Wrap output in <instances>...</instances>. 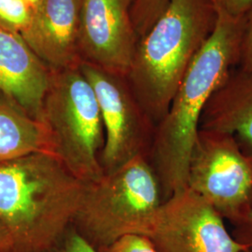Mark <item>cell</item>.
Here are the masks:
<instances>
[{
  "label": "cell",
  "mask_w": 252,
  "mask_h": 252,
  "mask_svg": "<svg viewBox=\"0 0 252 252\" xmlns=\"http://www.w3.org/2000/svg\"><path fill=\"white\" fill-rule=\"evenodd\" d=\"M213 33L189 64L165 116L155 127L148 155L162 202L187 188L189 156L208 100L238 63L245 18L218 10Z\"/></svg>",
  "instance_id": "1"
},
{
  "label": "cell",
  "mask_w": 252,
  "mask_h": 252,
  "mask_svg": "<svg viewBox=\"0 0 252 252\" xmlns=\"http://www.w3.org/2000/svg\"><path fill=\"white\" fill-rule=\"evenodd\" d=\"M83 188L54 154L1 162L0 221L15 252H49L72 224Z\"/></svg>",
  "instance_id": "2"
},
{
  "label": "cell",
  "mask_w": 252,
  "mask_h": 252,
  "mask_svg": "<svg viewBox=\"0 0 252 252\" xmlns=\"http://www.w3.org/2000/svg\"><path fill=\"white\" fill-rule=\"evenodd\" d=\"M217 20L212 0H171L138 40L126 81L155 127L165 116L189 64L213 33Z\"/></svg>",
  "instance_id": "3"
},
{
  "label": "cell",
  "mask_w": 252,
  "mask_h": 252,
  "mask_svg": "<svg viewBox=\"0 0 252 252\" xmlns=\"http://www.w3.org/2000/svg\"><path fill=\"white\" fill-rule=\"evenodd\" d=\"M162 203L158 179L138 155L98 180L84 183L73 228L98 252L126 234L145 235Z\"/></svg>",
  "instance_id": "4"
},
{
  "label": "cell",
  "mask_w": 252,
  "mask_h": 252,
  "mask_svg": "<svg viewBox=\"0 0 252 252\" xmlns=\"http://www.w3.org/2000/svg\"><path fill=\"white\" fill-rule=\"evenodd\" d=\"M41 121L54 138L56 157L77 179L89 183L104 175L100 155L105 133L99 105L80 65L51 70Z\"/></svg>",
  "instance_id": "5"
},
{
  "label": "cell",
  "mask_w": 252,
  "mask_h": 252,
  "mask_svg": "<svg viewBox=\"0 0 252 252\" xmlns=\"http://www.w3.org/2000/svg\"><path fill=\"white\" fill-rule=\"evenodd\" d=\"M187 188L232 223L252 210V155L234 135L199 129Z\"/></svg>",
  "instance_id": "6"
},
{
  "label": "cell",
  "mask_w": 252,
  "mask_h": 252,
  "mask_svg": "<svg viewBox=\"0 0 252 252\" xmlns=\"http://www.w3.org/2000/svg\"><path fill=\"white\" fill-rule=\"evenodd\" d=\"M99 105L105 133L100 155L104 174L116 170L138 155L148 157L155 126L135 99L126 77L81 63Z\"/></svg>",
  "instance_id": "7"
},
{
  "label": "cell",
  "mask_w": 252,
  "mask_h": 252,
  "mask_svg": "<svg viewBox=\"0 0 252 252\" xmlns=\"http://www.w3.org/2000/svg\"><path fill=\"white\" fill-rule=\"evenodd\" d=\"M145 236L158 252H243L228 232L224 219L189 188L164 200Z\"/></svg>",
  "instance_id": "8"
},
{
  "label": "cell",
  "mask_w": 252,
  "mask_h": 252,
  "mask_svg": "<svg viewBox=\"0 0 252 252\" xmlns=\"http://www.w3.org/2000/svg\"><path fill=\"white\" fill-rule=\"evenodd\" d=\"M135 0H81V63L126 77L138 38L132 22Z\"/></svg>",
  "instance_id": "9"
},
{
  "label": "cell",
  "mask_w": 252,
  "mask_h": 252,
  "mask_svg": "<svg viewBox=\"0 0 252 252\" xmlns=\"http://www.w3.org/2000/svg\"><path fill=\"white\" fill-rule=\"evenodd\" d=\"M81 0H40L21 35L51 70L79 66Z\"/></svg>",
  "instance_id": "10"
},
{
  "label": "cell",
  "mask_w": 252,
  "mask_h": 252,
  "mask_svg": "<svg viewBox=\"0 0 252 252\" xmlns=\"http://www.w3.org/2000/svg\"><path fill=\"white\" fill-rule=\"evenodd\" d=\"M51 69L15 31L0 25V94L41 121Z\"/></svg>",
  "instance_id": "11"
},
{
  "label": "cell",
  "mask_w": 252,
  "mask_h": 252,
  "mask_svg": "<svg viewBox=\"0 0 252 252\" xmlns=\"http://www.w3.org/2000/svg\"><path fill=\"white\" fill-rule=\"evenodd\" d=\"M199 129L234 135L252 155V70L230 71L208 100Z\"/></svg>",
  "instance_id": "12"
},
{
  "label": "cell",
  "mask_w": 252,
  "mask_h": 252,
  "mask_svg": "<svg viewBox=\"0 0 252 252\" xmlns=\"http://www.w3.org/2000/svg\"><path fill=\"white\" fill-rule=\"evenodd\" d=\"M40 153L55 155L49 128L0 94V163Z\"/></svg>",
  "instance_id": "13"
},
{
  "label": "cell",
  "mask_w": 252,
  "mask_h": 252,
  "mask_svg": "<svg viewBox=\"0 0 252 252\" xmlns=\"http://www.w3.org/2000/svg\"><path fill=\"white\" fill-rule=\"evenodd\" d=\"M171 0H135L132 8V22L138 40L153 27L167 9Z\"/></svg>",
  "instance_id": "14"
},
{
  "label": "cell",
  "mask_w": 252,
  "mask_h": 252,
  "mask_svg": "<svg viewBox=\"0 0 252 252\" xmlns=\"http://www.w3.org/2000/svg\"><path fill=\"white\" fill-rule=\"evenodd\" d=\"M33 8L25 0H0V25L19 34L29 26Z\"/></svg>",
  "instance_id": "15"
},
{
  "label": "cell",
  "mask_w": 252,
  "mask_h": 252,
  "mask_svg": "<svg viewBox=\"0 0 252 252\" xmlns=\"http://www.w3.org/2000/svg\"><path fill=\"white\" fill-rule=\"evenodd\" d=\"M99 252H158L149 237L126 234Z\"/></svg>",
  "instance_id": "16"
},
{
  "label": "cell",
  "mask_w": 252,
  "mask_h": 252,
  "mask_svg": "<svg viewBox=\"0 0 252 252\" xmlns=\"http://www.w3.org/2000/svg\"><path fill=\"white\" fill-rule=\"evenodd\" d=\"M47 252H99L84 240L70 226L59 241Z\"/></svg>",
  "instance_id": "17"
},
{
  "label": "cell",
  "mask_w": 252,
  "mask_h": 252,
  "mask_svg": "<svg viewBox=\"0 0 252 252\" xmlns=\"http://www.w3.org/2000/svg\"><path fill=\"white\" fill-rule=\"evenodd\" d=\"M236 67L252 70V8L245 18L239 60Z\"/></svg>",
  "instance_id": "18"
},
{
  "label": "cell",
  "mask_w": 252,
  "mask_h": 252,
  "mask_svg": "<svg viewBox=\"0 0 252 252\" xmlns=\"http://www.w3.org/2000/svg\"><path fill=\"white\" fill-rule=\"evenodd\" d=\"M216 9L234 18H245L252 8V0H212Z\"/></svg>",
  "instance_id": "19"
},
{
  "label": "cell",
  "mask_w": 252,
  "mask_h": 252,
  "mask_svg": "<svg viewBox=\"0 0 252 252\" xmlns=\"http://www.w3.org/2000/svg\"><path fill=\"white\" fill-rule=\"evenodd\" d=\"M232 224L234 225L232 235L234 239L252 252V210Z\"/></svg>",
  "instance_id": "20"
},
{
  "label": "cell",
  "mask_w": 252,
  "mask_h": 252,
  "mask_svg": "<svg viewBox=\"0 0 252 252\" xmlns=\"http://www.w3.org/2000/svg\"><path fill=\"white\" fill-rule=\"evenodd\" d=\"M0 252H15L13 240L6 227L0 221Z\"/></svg>",
  "instance_id": "21"
},
{
  "label": "cell",
  "mask_w": 252,
  "mask_h": 252,
  "mask_svg": "<svg viewBox=\"0 0 252 252\" xmlns=\"http://www.w3.org/2000/svg\"><path fill=\"white\" fill-rule=\"evenodd\" d=\"M27 3H28L33 9L36 8V6H37V4L40 2V0H25Z\"/></svg>",
  "instance_id": "22"
},
{
  "label": "cell",
  "mask_w": 252,
  "mask_h": 252,
  "mask_svg": "<svg viewBox=\"0 0 252 252\" xmlns=\"http://www.w3.org/2000/svg\"><path fill=\"white\" fill-rule=\"evenodd\" d=\"M251 252V251H249V250H246V251H245V252Z\"/></svg>",
  "instance_id": "23"
}]
</instances>
